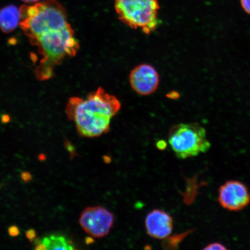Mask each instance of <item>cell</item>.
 <instances>
[{"mask_svg":"<svg viewBox=\"0 0 250 250\" xmlns=\"http://www.w3.org/2000/svg\"><path fill=\"white\" fill-rule=\"evenodd\" d=\"M35 249L37 250H48L47 249L46 247L44 245H43V244L42 242L37 243Z\"/></svg>","mask_w":250,"mask_h":250,"instance_id":"16","label":"cell"},{"mask_svg":"<svg viewBox=\"0 0 250 250\" xmlns=\"http://www.w3.org/2000/svg\"><path fill=\"white\" fill-rule=\"evenodd\" d=\"M8 233L11 237H17L20 235V230L18 227L12 226L8 228Z\"/></svg>","mask_w":250,"mask_h":250,"instance_id":"12","label":"cell"},{"mask_svg":"<svg viewBox=\"0 0 250 250\" xmlns=\"http://www.w3.org/2000/svg\"><path fill=\"white\" fill-rule=\"evenodd\" d=\"M227 249L226 246L218 242L209 244V245L206 246V248L203 249L205 250H226Z\"/></svg>","mask_w":250,"mask_h":250,"instance_id":"11","label":"cell"},{"mask_svg":"<svg viewBox=\"0 0 250 250\" xmlns=\"http://www.w3.org/2000/svg\"><path fill=\"white\" fill-rule=\"evenodd\" d=\"M48 250H74L73 243L64 236L52 235L49 237Z\"/></svg>","mask_w":250,"mask_h":250,"instance_id":"10","label":"cell"},{"mask_svg":"<svg viewBox=\"0 0 250 250\" xmlns=\"http://www.w3.org/2000/svg\"><path fill=\"white\" fill-rule=\"evenodd\" d=\"M79 223L89 235L102 238L110 232L114 223V216L102 206H90L81 213Z\"/></svg>","mask_w":250,"mask_h":250,"instance_id":"5","label":"cell"},{"mask_svg":"<svg viewBox=\"0 0 250 250\" xmlns=\"http://www.w3.org/2000/svg\"><path fill=\"white\" fill-rule=\"evenodd\" d=\"M218 201L228 211H241L250 205L249 189L241 181H227L219 188Z\"/></svg>","mask_w":250,"mask_h":250,"instance_id":"6","label":"cell"},{"mask_svg":"<svg viewBox=\"0 0 250 250\" xmlns=\"http://www.w3.org/2000/svg\"><path fill=\"white\" fill-rule=\"evenodd\" d=\"M129 81L134 91L142 96H148L157 90L159 84L158 71L152 65L141 64L130 72Z\"/></svg>","mask_w":250,"mask_h":250,"instance_id":"7","label":"cell"},{"mask_svg":"<svg viewBox=\"0 0 250 250\" xmlns=\"http://www.w3.org/2000/svg\"><path fill=\"white\" fill-rule=\"evenodd\" d=\"M20 10V26L42 57L36 68V76L40 81L51 79L55 67L76 56L80 49L66 11L57 0L23 5Z\"/></svg>","mask_w":250,"mask_h":250,"instance_id":"1","label":"cell"},{"mask_svg":"<svg viewBox=\"0 0 250 250\" xmlns=\"http://www.w3.org/2000/svg\"><path fill=\"white\" fill-rule=\"evenodd\" d=\"M146 233L156 239H164L169 236L173 230V220L167 212L160 209L149 212L145 220Z\"/></svg>","mask_w":250,"mask_h":250,"instance_id":"8","label":"cell"},{"mask_svg":"<svg viewBox=\"0 0 250 250\" xmlns=\"http://www.w3.org/2000/svg\"><path fill=\"white\" fill-rule=\"evenodd\" d=\"M119 20L146 34L154 32L158 25V0H114Z\"/></svg>","mask_w":250,"mask_h":250,"instance_id":"3","label":"cell"},{"mask_svg":"<svg viewBox=\"0 0 250 250\" xmlns=\"http://www.w3.org/2000/svg\"><path fill=\"white\" fill-rule=\"evenodd\" d=\"M36 230L33 229L28 230L26 233L27 238L29 239L31 242L34 241V240L36 239Z\"/></svg>","mask_w":250,"mask_h":250,"instance_id":"14","label":"cell"},{"mask_svg":"<svg viewBox=\"0 0 250 250\" xmlns=\"http://www.w3.org/2000/svg\"><path fill=\"white\" fill-rule=\"evenodd\" d=\"M20 8L15 5H9L0 8V30L4 33H11L20 25Z\"/></svg>","mask_w":250,"mask_h":250,"instance_id":"9","label":"cell"},{"mask_svg":"<svg viewBox=\"0 0 250 250\" xmlns=\"http://www.w3.org/2000/svg\"><path fill=\"white\" fill-rule=\"evenodd\" d=\"M161 142H158V147L159 148H162V149H164L165 148V146H167V145H166V143L165 142H164V141H161Z\"/></svg>","mask_w":250,"mask_h":250,"instance_id":"17","label":"cell"},{"mask_svg":"<svg viewBox=\"0 0 250 250\" xmlns=\"http://www.w3.org/2000/svg\"><path fill=\"white\" fill-rule=\"evenodd\" d=\"M121 108L117 97L99 87L85 98H70L65 112L69 120L74 122L80 136L94 138L108 132L112 119Z\"/></svg>","mask_w":250,"mask_h":250,"instance_id":"2","label":"cell"},{"mask_svg":"<svg viewBox=\"0 0 250 250\" xmlns=\"http://www.w3.org/2000/svg\"><path fill=\"white\" fill-rule=\"evenodd\" d=\"M21 1L27 3V4H31V3L38 2L40 0H21Z\"/></svg>","mask_w":250,"mask_h":250,"instance_id":"18","label":"cell"},{"mask_svg":"<svg viewBox=\"0 0 250 250\" xmlns=\"http://www.w3.org/2000/svg\"><path fill=\"white\" fill-rule=\"evenodd\" d=\"M168 140L172 150L181 159L206 153L211 146L205 128L196 123L175 125L170 130Z\"/></svg>","mask_w":250,"mask_h":250,"instance_id":"4","label":"cell"},{"mask_svg":"<svg viewBox=\"0 0 250 250\" xmlns=\"http://www.w3.org/2000/svg\"><path fill=\"white\" fill-rule=\"evenodd\" d=\"M21 177L24 183L29 182V181L32 180V176H31L29 172L28 171H23L22 173L21 174Z\"/></svg>","mask_w":250,"mask_h":250,"instance_id":"15","label":"cell"},{"mask_svg":"<svg viewBox=\"0 0 250 250\" xmlns=\"http://www.w3.org/2000/svg\"><path fill=\"white\" fill-rule=\"evenodd\" d=\"M240 4L243 10L250 15V0H240Z\"/></svg>","mask_w":250,"mask_h":250,"instance_id":"13","label":"cell"}]
</instances>
